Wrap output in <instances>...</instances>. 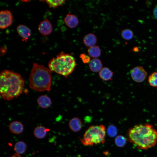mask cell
<instances>
[{
    "mask_svg": "<svg viewBox=\"0 0 157 157\" xmlns=\"http://www.w3.org/2000/svg\"><path fill=\"white\" fill-rule=\"evenodd\" d=\"M127 136L129 141L140 149L147 150L157 143V130L148 123L135 125L130 128Z\"/></svg>",
    "mask_w": 157,
    "mask_h": 157,
    "instance_id": "1",
    "label": "cell"
},
{
    "mask_svg": "<svg viewBox=\"0 0 157 157\" xmlns=\"http://www.w3.org/2000/svg\"><path fill=\"white\" fill-rule=\"evenodd\" d=\"M25 80L19 74L5 69L0 74V93L4 100L10 101L22 93Z\"/></svg>",
    "mask_w": 157,
    "mask_h": 157,
    "instance_id": "2",
    "label": "cell"
},
{
    "mask_svg": "<svg viewBox=\"0 0 157 157\" xmlns=\"http://www.w3.org/2000/svg\"><path fill=\"white\" fill-rule=\"evenodd\" d=\"M51 71L43 65L33 64L29 77V86L39 92L50 91L51 85Z\"/></svg>",
    "mask_w": 157,
    "mask_h": 157,
    "instance_id": "3",
    "label": "cell"
},
{
    "mask_svg": "<svg viewBox=\"0 0 157 157\" xmlns=\"http://www.w3.org/2000/svg\"><path fill=\"white\" fill-rule=\"evenodd\" d=\"M77 65L74 58L71 55L61 52L48 63L49 69L67 78L74 71Z\"/></svg>",
    "mask_w": 157,
    "mask_h": 157,
    "instance_id": "4",
    "label": "cell"
},
{
    "mask_svg": "<svg viewBox=\"0 0 157 157\" xmlns=\"http://www.w3.org/2000/svg\"><path fill=\"white\" fill-rule=\"evenodd\" d=\"M106 136V128L104 125H92L85 131L80 140L84 146H93L104 144L105 142Z\"/></svg>",
    "mask_w": 157,
    "mask_h": 157,
    "instance_id": "5",
    "label": "cell"
},
{
    "mask_svg": "<svg viewBox=\"0 0 157 157\" xmlns=\"http://www.w3.org/2000/svg\"><path fill=\"white\" fill-rule=\"evenodd\" d=\"M130 73L133 80L138 83L143 82L146 79L147 75V72L141 66H137L134 67L131 70Z\"/></svg>",
    "mask_w": 157,
    "mask_h": 157,
    "instance_id": "6",
    "label": "cell"
},
{
    "mask_svg": "<svg viewBox=\"0 0 157 157\" xmlns=\"http://www.w3.org/2000/svg\"><path fill=\"white\" fill-rule=\"evenodd\" d=\"M13 17L10 10H2L0 12V27L4 29L9 27L12 24Z\"/></svg>",
    "mask_w": 157,
    "mask_h": 157,
    "instance_id": "7",
    "label": "cell"
},
{
    "mask_svg": "<svg viewBox=\"0 0 157 157\" xmlns=\"http://www.w3.org/2000/svg\"><path fill=\"white\" fill-rule=\"evenodd\" d=\"M53 28L50 21L45 19L41 22L38 26L40 33L44 36L50 34L52 31Z\"/></svg>",
    "mask_w": 157,
    "mask_h": 157,
    "instance_id": "8",
    "label": "cell"
},
{
    "mask_svg": "<svg viewBox=\"0 0 157 157\" xmlns=\"http://www.w3.org/2000/svg\"><path fill=\"white\" fill-rule=\"evenodd\" d=\"M17 31L22 37L23 41L26 42L31 35V30L24 25L19 24L16 28Z\"/></svg>",
    "mask_w": 157,
    "mask_h": 157,
    "instance_id": "9",
    "label": "cell"
},
{
    "mask_svg": "<svg viewBox=\"0 0 157 157\" xmlns=\"http://www.w3.org/2000/svg\"><path fill=\"white\" fill-rule=\"evenodd\" d=\"M70 129L74 132L80 131L82 127V123L81 119L78 117H74L71 119L68 123Z\"/></svg>",
    "mask_w": 157,
    "mask_h": 157,
    "instance_id": "10",
    "label": "cell"
},
{
    "mask_svg": "<svg viewBox=\"0 0 157 157\" xmlns=\"http://www.w3.org/2000/svg\"><path fill=\"white\" fill-rule=\"evenodd\" d=\"M65 24L70 28L76 27L79 23L78 18L75 15L67 14L64 18Z\"/></svg>",
    "mask_w": 157,
    "mask_h": 157,
    "instance_id": "11",
    "label": "cell"
},
{
    "mask_svg": "<svg viewBox=\"0 0 157 157\" xmlns=\"http://www.w3.org/2000/svg\"><path fill=\"white\" fill-rule=\"evenodd\" d=\"M83 42L86 47L89 48L95 46L97 42V38L94 34L89 33L84 37Z\"/></svg>",
    "mask_w": 157,
    "mask_h": 157,
    "instance_id": "12",
    "label": "cell"
},
{
    "mask_svg": "<svg viewBox=\"0 0 157 157\" xmlns=\"http://www.w3.org/2000/svg\"><path fill=\"white\" fill-rule=\"evenodd\" d=\"M9 129L12 133L19 134L23 131L24 126L20 122L17 121H14L9 124Z\"/></svg>",
    "mask_w": 157,
    "mask_h": 157,
    "instance_id": "13",
    "label": "cell"
},
{
    "mask_svg": "<svg viewBox=\"0 0 157 157\" xmlns=\"http://www.w3.org/2000/svg\"><path fill=\"white\" fill-rule=\"evenodd\" d=\"M102 64L101 60L97 58H94L92 59L89 64L90 69L94 72H97L101 69Z\"/></svg>",
    "mask_w": 157,
    "mask_h": 157,
    "instance_id": "14",
    "label": "cell"
},
{
    "mask_svg": "<svg viewBox=\"0 0 157 157\" xmlns=\"http://www.w3.org/2000/svg\"><path fill=\"white\" fill-rule=\"evenodd\" d=\"M100 78L104 81H108L111 80L113 72L109 68L104 67L99 72Z\"/></svg>",
    "mask_w": 157,
    "mask_h": 157,
    "instance_id": "15",
    "label": "cell"
},
{
    "mask_svg": "<svg viewBox=\"0 0 157 157\" xmlns=\"http://www.w3.org/2000/svg\"><path fill=\"white\" fill-rule=\"evenodd\" d=\"M37 102L39 106L43 108H47L51 104L50 99L46 95H42L39 97L38 99Z\"/></svg>",
    "mask_w": 157,
    "mask_h": 157,
    "instance_id": "16",
    "label": "cell"
},
{
    "mask_svg": "<svg viewBox=\"0 0 157 157\" xmlns=\"http://www.w3.org/2000/svg\"><path fill=\"white\" fill-rule=\"evenodd\" d=\"M48 131V129L43 126H38L35 128L34 130V134L36 138L42 139L45 137Z\"/></svg>",
    "mask_w": 157,
    "mask_h": 157,
    "instance_id": "17",
    "label": "cell"
},
{
    "mask_svg": "<svg viewBox=\"0 0 157 157\" xmlns=\"http://www.w3.org/2000/svg\"><path fill=\"white\" fill-rule=\"evenodd\" d=\"M88 52L89 56L94 58H97L101 55V51L98 46H94L89 47L88 49Z\"/></svg>",
    "mask_w": 157,
    "mask_h": 157,
    "instance_id": "18",
    "label": "cell"
},
{
    "mask_svg": "<svg viewBox=\"0 0 157 157\" xmlns=\"http://www.w3.org/2000/svg\"><path fill=\"white\" fill-rule=\"evenodd\" d=\"M27 149L26 144L23 141H19L17 142L14 147V150L18 154L24 153Z\"/></svg>",
    "mask_w": 157,
    "mask_h": 157,
    "instance_id": "19",
    "label": "cell"
},
{
    "mask_svg": "<svg viewBox=\"0 0 157 157\" xmlns=\"http://www.w3.org/2000/svg\"><path fill=\"white\" fill-rule=\"evenodd\" d=\"M114 142L117 147H122L126 145V139L124 136L119 135L117 136L115 138Z\"/></svg>",
    "mask_w": 157,
    "mask_h": 157,
    "instance_id": "20",
    "label": "cell"
},
{
    "mask_svg": "<svg viewBox=\"0 0 157 157\" xmlns=\"http://www.w3.org/2000/svg\"><path fill=\"white\" fill-rule=\"evenodd\" d=\"M122 38L126 40L132 39L133 37L134 34L133 31L129 28H126L122 30L121 33Z\"/></svg>",
    "mask_w": 157,
    "mask_h": 157,
    "instance_id": "21",
    "label": "cell"
},
{
    "mask_svg": "<svg viewBox=\"0 0 157 157\" xmlns=\"http://www.w3.org/2000/svg\"><path fill=\"white\" fill-rule=\"evenodd\" d=\"M47 3L50 8H55L64 4L65 1L64 0H47L44 1Z\"/></svg>",
    "mask_w": 157,
    "mask_h": 157,
    "instance_id": "22",
    "label": "cell"
},
{
    "mask_svg": "<svg viewBox=\"0 0 157 157\" xmlns=\"http://www.w3.org/2000/svg\"><path fill=\"white\" fill-rule=\"evenodd\" d=\"M148 82L151 86L157 88V72H154L150 74L148 77Z\"/></svg>",
    "mask_w": 157,
    "mask_h": 157,
    "instance_id": "23",
    "label": "cell"
},
{
    "mask_svg": "<svg viewBox=\"0 0 157 157\" xmlns=\"http://www.w3.org/2000/svg\"><path fill=\"white\" fill-rule=\"evenodd\" d=\"M107 132L109 136L113 138L116 136L117 135V130L115 126L111 124L108 127Z\"/></svg>",
    "mask_w": 157,
    "mask_h": 157,
    "instance_id": "24",
    "label": "cell"
},
{
    "mask_svg": "<svg viewBox=\"0 0 157 157\" xmlns=\"http://www.w3.org/2000/svg\"><path fill=\"white\" fill-rule=\"evenodd\" d=\"M79 57L84 64L88 63L90 62L91 60L90 57L84 53L81 54L80 55Z\"/></svg>",
    "mask_w": 157,
    "mask_h": 157,
    "instance_id": "25",
    "label": "cell"
},
{
    "mask_svg": "<svg viewBox=\"0 0 157 157\" xmlns=\"http://www.w3.org/2000/svg\"><path fill=\"white\" fill-rule=\"evenodd\" d=\"M7 50V48L6 47L3 46L1 47L0 49V55L1 56L3 55Z\"/></svg>",
    "mask_w": 157,
    "mask_h": 157,
    "instance_id": "26",
    "label": "cell"
},
{
    "mask_svg": "<svg viewBox=\"0 0 157 157\" xmlns=\"http://www.w3.org/2000/svg\"><path fill=\"white\" fill-rule=\"evenodd\" d=\"M153 14L154 17L157 19V4L155 6L154 8Z\"/></svg>",
    "mask_w": 157,
    "mask_h": 157,
    "instance_id": "27",
    "label": "cell"
},
{
    "mask_svg": "<svg viewBox=\"0 0 157 157\" xmlns=\"http://www.w3.org/2000/svg\"><path fill=\"white\" fill-rule=\"evenodd\" d=\"M10 157H22L20 156L19 154H18L16 153L12 155Z\"/></svg>",
    "mask_w": 157,
    "mask_h": 157,
    "instance_id": "28",
    "label": "cell"
}]
</instances>
